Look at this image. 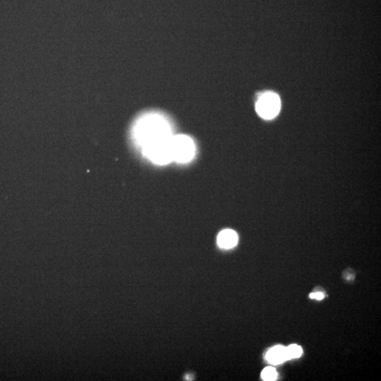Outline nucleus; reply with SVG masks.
Wrapping results in <instances>:
<instances>
[{
	"mask_svg": "<svg viewBox=\"0 0 381 381\" xmlns=\"http://www.w3.org/2000/svg\"><path fill=\"white\" fill-rule=\"evenodd\" d=\"M134 137L142 146L172 137L167 121L157 115L140 119L134 127Z\"/></svg>",
	"mask_w": 381,
	"mask_h": 381,
	"instance_id": "obj_1",
	"label": "nucleus"
},
{
	"mask_svg": "<svg viewBox=\"0 0 381 381\" xmlns=\"http://www.w3.org/2000/svg\"><path fill=\"white\" fill-rule=\"evenodd\" d=\"M172 137L145 145L143 147V153L155 163H169L173 160L171 150Z\"/></svg>",
	"mask_w": 381,
	"mask_h": 381,
	"instance_id": "obj_2",
	"label": "nucleus"
},
{
	"mask_svg": "<svg viewBox=\"0 0 381 381\" xmlns=\"http://www.w3.org/2000/svg\"><path fill=\"white\" fill-rule=\"evenodd\" d=\"M172 160L176 162H189L195 154V145L192 139L184 135L172 137L171 139Z\"/></svg>",
	"mask_w": 381,
	"mask_h": 381,
	"instance_id": "obj_3",
	"label": "nucleus"
},
{
	"mask_svg": "<svg viewBox=\"0 0 381 381\" xmlns=\"http://www.w3.org/2000/svg\"><path fill=\"white\" fill-rule=\"evenodd\" d=\"M256 109L262 118L266 120L274 118L281 110L279 96L274 93H264L258 100Z\"/></svg>",
	"mask_w": 381,
	"mask_h": 381,
	"instance_id": "obj_4",
	"label": "nucleus"
},
{
	"mask_svg": "<svg viewBox=\"0 0 381 381\" xmlns=\"http://www.w3.org/2000/svg\"><path fill=\"white\" fill-rule=\"evenodd\" d=\"M238 242V236L235 231L224 230L219 234L218 237V243L220 247L223 249H231L235 247Z\"/></svg>",
	"mask_w": 381,
	"mask_h": 381,
	"instance_id": "obj_5",
	"label": "nucleus"
},
{
	"mask_svg": "<svg viewBox=\"0 0 381 381\" xmlns=\"http://www.w3.org/2000/svg\"><path fill=\"white\" fill-rule=\"evenodd\" d=\"M265 359L273 364H280L287 360L286 347L282 346H276L267 352Z\"/></svg>",
	"mask_w": 381,
	"mask_h": 381,
	"instance_id": "obj_6",
	"label": "nucleus"
},
{
	"mask_svg": "<svg viewBox=\"0 0 381 381\" xmlns=\"http://www.w3.org/2000/svg\"><path fill=\"white\" fill-rule=\"evenodd\" d=\"M302 353V348L297 344H291L288 347H286L287 360L299 358L301 357Z\"/></svg>",
	"mask_w": 381,
	"mask_h": 381,
	"instance_id": "obj_7",
	"label": "nucleus"
},
{
	"mask_svg": "<svg viewBox=\"0 0 381 381\" xmlns=\"http://www.w3.org/2000/svg\"><path fill=\"white\" fill-rule=\"evenodd\" d=\"M261 377L264 381H276L278 378V373L274 368L267 367L264 368L263 371H262Z\"/></svg>",
	"mask_w": 381,
	"mask_h": 381,
	"instance_id": "obj_8",
	"label": "nucleus"
},
{
	"mask_svg": "<svg viewBox=\"0 0 381 381\" xmlns=\"http://www.w3.org/2000/svg\"><path fill=\"white\" fill-rule=\"evenodd\" d=\"M310 297L311 299H315V300H321L324 298V294L322 292H314V293H311L310 295Z\"/></svg>",
	"mask_w": 381,
	"mask_h": 381,
	"instance_id": "obj_9",
	"label": "nucleus"
}]
</instances>
